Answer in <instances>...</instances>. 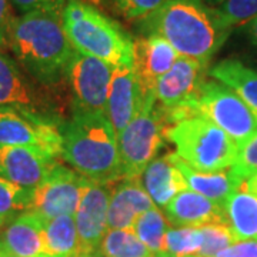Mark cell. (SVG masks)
Masks as SVG:
<instances>
[{
	"label": "cell",
	"instance_id": "cell-24",
	"mask_svg": "<svg viewBox=\"0 0 257 257\" xmlns=\"http://www.w3.org/2000/svg\"><path fill=\"white\" fill-rule=\"evenodd\" d=\"M46 257H82L80 240L73 216H59L45 221Z\"/></svg>",
	"mask_w": 257,
	"mask_h": 257
},
{
	"label": "cell",
	"instance_id": "cell-38",
	"mask_svg": "<svg viewBox=\"0 0 257 257\" xmlns=\"http://www.w3.org/2000/svg\"><path fill=\"white\" fill-rule=\"evenodd\" d=\"M155 257H199V256H173V254H167V253H159V254H155Z\"/></svg>",
	"mask_w": 257,
	"mask_h": 257
},
{
	"label": "cell",
	"instance_id": "cell-14",
	"mask_svg": "<svg viewBox=\"0 0 257 257\" xmlns=\"http://www.w3.org/2000/svg\"><path fill=\"white\" fill-rule=\"evenodd\" d=\"M180 56L163 37L140 36L133 40L132 67L145 97L155 96L159 79L167 73Z\"/></svg>",
	"mask_w": 257,
	"mask_h": 257
},
{
	"label": "cell",
	"instance_id": "cell-17",
	"mask_svg": "<svg viewBox=\"0 0 257 257\" xmlns=\"http://www.w3.org/2000/svg\"><path fill=\"white\" fill-rule=\"evenodd\" d=\"M45 221L36 211H23L0 233V250L10 257H46Z\"/></svg>",
	"mask_w": 257,
	"mask_h": 257
},
{
	"label": "cell",
	"instance_id": "cell-33",
	"mask_svg": "<svg viewBox=\"0 0 257 257\" xmlns=\"http://www.w3.org/2000/svg\"><path fill=\"white\" fill-rule=\"evenodd\" d=\"M10 3L22 15L30 13V12H37V10L62 13L67 0H10Z\"/></svg>",
	"mask_w": 257,
	"mask_h": 257
},
{
	"label": "cell",
	"instance_id": "cell-31",
	"mask_svg": "<svg viewBox=\"0 0 257 257\" xmlns=\"http://www.w3.org/2000/svg\"><path fill=\"white\" fill-rule=\"evenodd\" d=\"M237 146V156L231 170L243 180L257 172V130Z\"/></svg>",
	"mask_w": 257,
	"mask_h": 257
},
{
	"label": "cell",
	"instance_id": "cell-9",
	"mask_svg": "<svg viewBox=\"0 0 257 257\" xmlns=\"http://www.w3.org/2000/svg\"><path fill=\"white\" fill-rule=\"evenodd\" d=\"M111 74V64L74 50L66 72V79L73 94L72 104L106 116Z\"/></svg>",
	"mask_w": 257,
	"mask_h": 257
},
{
	"label": "cell",
	"instance_id": "cell-39",
	"mask_svg": "<svg viewBox=\"0 0 257 257\" xmlns=\"http://www.w3.org/2000/svg\"><path fill=\"white\" fill-rule=\"evenodd\" d=\"M206 2H207L209 5H211V6H213V5H217V6H220L224 0H206Z\"/></svg>",
	"mask_w": 257,
	"mask_h": 257
},
{
	"label": "cell",
	"instance_id": "cell-8",
	"mask_svg": "<svg viewBox=\"0 0 257 257\" xmlns=\"http://www.w3.org/2000/svg\"><path fill=\"white\" fill-rule=\"evenodd\" d=\"M165 128V116L156 96H149L138 116L117 136L123 179H140L163 146Z\"/></svg>",
	"mask_w": 257,
	"mask_h": 257
},
{
	"label": "cell",
	"instance_id": "cell-23",
	"mask_svg": "<svg viewBox=\"0 0 257 257\" xmlns=\"http://www.w3.org/2000/svg\"><path fill=\"white\" fill-rule=\"evenodd\" d=\"M226 221L237 240L257 241V196L237 190L223 204Z\"/></svg>",
	"mask_w": 257,
	"mask_h": 257
},
{
	"label": "cell",
	"instance_id": "cell-19",
	"mask_svg": "<svg viewBox=\"0 0 257 257\" xmlns=\"http://www.w3.org/2000/svg\"><path fill=\"white\" fill-rule=\"evenodd\" d=\"M140 182L159 209H165L179 193L189 189L176 153H167L150 162L140 176Z\"/></svg>",
	"mask_w": 257,
	"mask_h": 257
},
{
	"label": "cell",
	"instance_id": "cell-4",
	"mask_svg": "<svg viewBox=\"0 0 257 257\" xmlns=\"http://www.w3.org/2000/svg\"><path fill=\"white\" fill-rule=\"evenodd\" d=\"M62 22L74 50L106 63L132 66L133 40L117 22L84 0H67Z\"/></svg>",
	"mask_w": 257,
	"mask_h": 257
},
{
	"label": "cell",
	"instance_id": "cell-21",
	"mask_svg": "<svg viewBox=\"0 0 257 257\" xmlns=\"http://www.w3.org/2000/svg\"><path fill=\"white\" fill-rule=\"evenodd\" d=\"M177 163L184 173L190 190L202 194L206 199L220 206L224 204L233 193L239 190L241 179L231 170V167L219 172H200L186 165L179 156Z\"/></svg>",
	"mask_w": 257,
	"mask_h": 257
},
{
	"label": "cell",
	"instance_id": "cell-20",
	"mask_svg": "<svg viewBox=\"0 0 257 257\" xmlns=\"http://www.w3.org/2000/svg\"><path fill=\"white\" fill-rule=\"evenodd\" d=\"M163 211L169 223L177 227H202L204 224L226 221L223 206L190 189L179 193Z\"/></svg>",
	"mask_w": 257,
	"mask_h": 257
},
{
	"label": "cell",
	"instance_id": "cell-18",
	"mask_svg": "<svg viewBox=\"0 0 257 257\" xmlns=\"http://www.w3.org/2000/svg\"><path fill=\"white\" fill-rule=\"evenodd\" d=\"M156 207L140 179H123L110 193L107 226L109 229L132 230L135 221L145 213Z\"/></svg>",
	"mask_w": 257,
	"mask_h": 257
},
{
	"label": "cell",
	"instance_id": "cell-35",
	"mask_svg": "<svg viewBox=\"0 0 257 257\" xmlns=\"http://www.w3.org/2000/svg\"><path fill=\"white\" fill-rule=\"evenodd\" d=\"M15 20L10 0H0V50L8 49V35Z\"/></svg>",
	"mask_w": 257,
	"mask_h": 257
},
{
	"label": "cell",
	"instance_id": "cell-32",
	"mask_svg": "<svg viewBox=\"0 0 257 257\" xmlns=\"http://www.w3.org/2000/svg\"><path fill=\"white\" fill-rule=\"evenodd\" d=\"M167 0H111L120 15L127 20H140L153 13Z\"/></svg>",
	"mask_w": 257,
	"mask_h": 257
},
{
	"label": "cell",
	"instance_id": "cell-2",
	"mask_svg": "<svg viewBox=\"0 0 257 257\" xmlns=\"http://www.w3.org/2000/svg\"><path fill=\"white\" fill-rule=\"evenodd\" d=\"M6 50L37 82L47 86L67 82L66 72L74 49L64 32L62 13L37 10L15 18Z\"/></svg>",
	"mask_w": 257,
	"mask_h": 257
},
{
	"label": "cell",
	"instance_id": "cell-6",
	"mask_svg": "<svg viewBox=\"0 0 257 257\" xmlns=\"http://www.w3.org/2000/svg\"><path fill=\"white\" fill-rule=\"evenodd\" d=\"M66 90L69 83L47 86L28 74L18 62L0 50V106L26 111L62 126L69 119Z\"/></svg>",
	"mask_w": 257,
	"mask_h": 257
},
{
	"label": "cell",
	"instance_id": "cell-16",
	"mask_svg": "<svg viewBox=\"0 0 257 257\" xmlns=\"http://www.w3.org/2000/svg\"><path fill=\"white\" fill-rule=\"evenodd\" d=\"M146 97L143 96L139 86L136 74L132 66H116L113 67L110 87L107 94L106 117L109 119L116 135L127 127L142 110Z\"/></svg>",
	"mask_w": 257,
	"mask_h": 257
},
{
	"label": "cell",
	"instance_id": "cell-36",
	"mask_svg": "<svg viewBox=\"0 0 257 257\" xmlns=\"http://www.w3.org/2000/svg\"><path fill=\"white\" fill-rule=\"evenodd\" d=\"M239 190L253 193V194H256L257 196V172L256 173H253V175L247 176L246 179L241 180Z\"/></svg>",
	"mask_w": 257,
	"mask_h": 257
},
{
	"label": "cell",
	"instance_id": "cell-1",
	"mask_svg": "<svg viewBox=\"0 0 257 257\" xmlns=\"http://www.w3.org/2000/svg\"><path fill=\"white\" fill-rule=\"evenodd\" d=\"M138 22L143 36L163 37L179 56L203 64H209L233 30L219 8L206 0H167Z\"/></svg>",
	"mask_w": 257,
	"mask_h": 257
},
{
	"label": "cell",
	"instance_id": "cell-41",
	"mask_svg": "<svg viewBox=\"0 0 257 257\" xmlns=\"http://www.w3.org/2000/svg\"><path fill=\"white\" fill-rule=\"evenodd\" d=\"M89 257H100V256H99V254L96 253V254H93V256H89Z\"/></svg>",
	"mask_w": 257,
	"mask_h": 257
},
{
	"label": "cell",
	"instance_id": "cell-7",
	"mask_svg": "<svg viewBox=\"0 0 257 257\" xmlns=\"http://www.w3.org/2000/svg\"><path fill=\"white\" fill-rule=\"evenodd\" d=\"M169 123L202 116L224 130L237 145L257 130V116L227 86L219 82H203L193 100L180 110L166 111Z\"/></svg>",
	"mask_w": 257,
	"mask_h": 257
},
{
	"label": "cell",
	"instance_id": "cell-10",
	"mask_svg": "<svg viewBox=\"0 0 257 257\" xmlns=\"http://www.w3.org/2000/svg\"><path fill=\"white\" fill-rule=\"evenodd\" d=\"M87 180L73 169L57 163L42 183L32 190L29 210L36 211L45 219L74 216Z\"/></svg>",
	"mask_w": 257,
	"mask_h": 257
},
{
	"label": "cell",
	"instance_id": "cell-25",
	"mask_svg": "<svg viewBox=\"0 0 257 257\" xmlns=\"http://www.w3.org/2000/svg\"><path fill=\"white\" fill-rule=\"evenodd\" d=\"M170 223L166 217L165 211L159 207H153L145 211L133 224V233L139 240L155 254L165 251V236Z\"/></svg>",
	"mask_w": 257,
	"mask_h": 257
},
{
	"label": "cell",
	"instance_id": "cell-3",
	"mask_svg": "<svg viewBox=\"0 0 257 257\" xmlns=\"http://www.w3.org/2000/svg\"><path fill=\"white\" fill-rule=\"evenodd\" d=\"M60 132L62 157L73 170L99 183L123 180L117 135L104 114L72 104L70 116Z\"/></svg>",
	"mask_w": 257,
	"mask_h": 257
},
{
	"label": "cell",
	"instance_id": "cell-11",
	"mask_svg": "<svg viewBox=\"0 0 257 257\" xmlns=\"http://www.w3.org/2000/svg\"><path fill=\"white\" fill-rule=\"evenodd\" d=\"M0 145L36 147L55 157L62 156L60 126L26 111L0 106Z\"/></svg>",
	"mask_w": 257,
	"mask_h": 257
},
{
	"label": "cell",
	"instance_id": "cell-37",
	"mask_svg": "<svg viewBox=\"0 0 257 257\" xmlns=\"http://www.w3.org/2000/svg\"><path fill=\"white\" fill-rule=\"evenodd\" d=\"M243 28L246 29V33H247L250 42L257 47V16L256 18L251 19L247 25H246V26H243Z\"/></svg>",
	"mask_w": 257,
	"mask_h": 257
},
{
	"label": "cell",
	"instance_id": "cell-26",
	"mask_svg": "<svg viewBox=\"0 0 257 257\" xmlns=\"http://www.w3.org/2000/svg\"><path fill=\"white\" fill-rule=\"evenodd\" d=\"M100 257H155L133 230L109 229L97 251Z\"/></svg>",
	"mask_w": 257,
	"mask_h": 257
},
{
	"label": "cell",
	"instance_id": "cell-40",
	"mask_svg": "<svg viewBox=\"0 0 257 257\" xmlns=\"http://www.w3.org/2000/svg\"><path fill=\"white\" fill-rule=\"evenodd\" d=\"M0 257H10L9 254H6V253H3L2 250H0Z\"/></svg>",
	"mask_w": 257,
	"mask_h": 257
},
{
	"label": "cell",
	"instance_id": "cell-5",
	"mask_svg": "<svg viewBox=\"0 0 257 257\" xmlns=\"http://www.w3.org/2000/svg\"><path fill=\"white\" fill-rule=\"evenodd\" d=\"M165 138L176 147V155L196 170L219 172L234 165L237 143L202 116L176 121L165 128Z\"/></svg>",
	"mask_w": 257,
	"mask_h": 257
},
{
	"label": "cell",
	"instance_id": "cell-27",
	"mask_svg": "<svg viewBox=\"0 0 257 257\" xmlns=\"http://www.w3.org/2000/svg\"><path fill=\"white\" fill-rule=\"evenodd\" d=\"M32 190L0 176V229L30 209Z\"/></svg>",
	"mask_w": 257,
	"mask_h": 257
},
{
	"label": "cell",
	"instance_id": "cell-34",
	"mask_svg": "<svg viewBox=\"0 0 257 257\" xmlns=\"http://www.w3.org/2000/svg\"><path fill=\"white\" fill-rule=\"evenodd\" d=\"M216 257H257V241L237 240L234 244L221 250Z\"/></svg>",
	"mask_w": 257,
	"mask_h": 257
},
{
	"label": "cell",
	"instance_id": "cell-22",
	"mask_svg": "<svg viewBox=\"0 0 257 257\" xmlns=\"http://www.w3.org/2000/svg\"><path fill=\"white\" fill-rule=\"evenodd\" d=\"M209 76L231 89L257 116V70L236 59H226L214 64Z\"/></svg>",
	"mask_w": 257,
	"mask_h": 257
},
{
	"label": "cell",
	"instance_id": "cell-30",
	"mask_svg": "<svg viewBox=\"0 0 257 257\" xmlns=\"http://www.w3.org/2000/svg\"><path fill=\"white\" fill-rule=\"evenodd\" d=\"M219 10L231 29L246 26L257 16V0H224Z\"/></svg>",
	"mask_w": 257,
	"mask_h": 257
},
{
	"label": "cell",
	"instance_id": "cell-15",
	"mask_svg": "<svg viewBox=\"0 0 257 257\" xmlns=\"http://www.w3.org/2000/svg\"><path fill=\"white\" fill-rule=\"evenodd\" d=\"M57 163V157L36 147L0 145V176L29 190L36 189Z\"/></svg>",
	"mask_w": 257,
	"mask_h": 257
},
{
	"label": "cell",
	"instance_id": "cell-12",
	"mask_svg": "<svg viewBox=\"0 0 257 257\" xmlns=\"http://www.w3.org/2000/svg\"><path fill=\"white\" fill-rule=\"evenodd\" d=\"M111 190L109 184L87 180L82 200L74 213L76 229L80 240L82 257L96 254L107 230V210Z\"/></svg>",
	"mask_w": 257,
	"mask_h": 257
},
{
	"label": "cell",
	"instance_id": "cell-13",
	"mask_svg": "<svg viewBox=\"0 0 257 257\" xmlns=\"http://www.w3.org/2000/svg\"><path fill=\"white\" fill-rule=\"evenodd\" d=\"M207 64L197 60L179 57L173 67L165 73L156 84V101L165 111L184 109L197 94L203 84Z\"/></svg>",
	"mask_w": 257,
	"mask_h": 257
},
{
	"label": "cell",
	"instance_id": "cell-28",
	"mask_svg": "<svg viewBox=\"0 0 257 257\" xmlns=\"http://www.w3.org/2000/svg\"><path fill=\"white\" fill-rule=\"evenodd\" d=\"M202 243L200 227H177L170 224L166 231L163 253L173 256H199Z\"/></svg>",
	"mask_w": 257,
	"mask_h": 257
},
{
	"label": "cell",
	"instance_id": "cell-29",
	"mask_svg": "<svg viewBox=\"0 0 257 257\" xmlns=\"http://www.w3.org/2000/svg\"><path fill=\"white\" fill-rule=\"evenodd\" d=\"M200 229L203 233V243L199 257H216L221 250L237 241L233 231L230 230L227 221L204 224Z\"/></svg>",
	"mask_w": 257,
	"mask_h": 257
}]
</instances>
